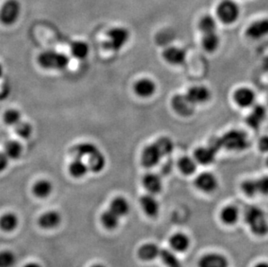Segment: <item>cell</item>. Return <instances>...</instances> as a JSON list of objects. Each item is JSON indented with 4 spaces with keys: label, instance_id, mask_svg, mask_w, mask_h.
I'll list each match as a JSON object with an SVG mask.
<instances>
[{
    "label": "cell",
    "instance_id": "31",
    "mask_svg": "<svg viewBox=\"0 0 268 267\" xmlns=\"http://www.w3.org/2000/svg\"><path fill=\"white\" fill-rule=\"evenodd\" d=\"M69 171L72 176L81 178L87 174L88 171V165L83 163L82 158L77 157L75 160L72 161V163L69 164Z\"/></svg>",
    "mask_w": 268,
    "mask_h": 267
},
{
    "label": "cell",
    "instance_id": "17",
    "mask_svg": "<svg viewBox=\"0 0 268 267\" xmlns=\"http://www.w3.org/2000/svg\"><path fill=\"white\" fill-rule=\"evenodd\" d=\"M141 183L147 192L151 194H158L163 191V184L160 175L155 173H148L142 177Z\"/></svg>",
    "mask_w": 268,
    "mask_h": 267
},
{
    "label": "cell",
    "instance_id": "7",
    "mask_svg": "<svg viewBox=\"0 0 268 267\" xmlns=\"http://www.w3.org/2000/svg\"><path fill=\"white\" fill-rule=\"evenodd\" d=\"M195 105H193L188 99L186 94H176L171 99V108L173 111L182 117H190L195 111Z\"/></svg>",
    "mask_w": 268,
    "mask_h": 267
},
{
    "label": "cell",
    "instance_id": "41",
    "mask_svg": "<svg viewBox=\"0 0 268 267\" xmlns=\"http://www.w3.org/2000/svg\"><path fill=\"white\" fill-rule=\"evenodd\" d=\"M16 262V257L10 251L0 252V267L13 266Z\"/></svg>",
    "mask_w": 268,
    "mask_h": 267
},
{
    "label": "cell",
    "instance_id": "36",
    "mask_svg": "<svg viewBox=\"0 0 268 267\" xmlns=\"http://www.w3.org/2000/svg\"><path fill=\"white\" fill-rule=\"evenodd\" d=\"M119 219L120 217L111 209L106 210L101 215V222L105 228L110 230H113L118 226Z\"/></svg>",
    "mask_w": 268,
    "mask_h": 267
},
{
    "label": "cell",
    "instance_id": "9",
    "mask_svg": "<svg viewBox=\"0 0 268 267\" xmlns=\"http://www.w3.org/2000/svg\"><path fill=\"white\" fill-rule=\"evenodd\" d=\"M163 156L155 143L144 147L141 154V163L144 168H153L160 163Z\"/></svg>",
    "mask_w": 268,
    "mask_h": 267
},
{
    "label": "cell",
    "instance_id": "8",
    "mask_svg": "<svg viewBox=\"0 0 268 267\" xmlns=\"http://www.w3.org/2000/svg\"><path fill=\"white\" fill-rule=\"evenodd\" d=\"M133 91L137 97L142 99H149L154 97L157 91V84L149 77H142L136 81L133 86Z\"/></svg>",
    "mask_w": 268,
    "mask_h": 267
},
{
    "label": "cell",
    "instance_id": "10",
    "mask_svg": "<svg viewBox=\"0 0 268 267\" xmlns=\"http://www.w3.org/2000/svg\"><path fill=\"white\" fill-rule=\"evenodd\" d=\"M219 151L215 145L209 143L207 146L198 147L193 152V158L200 165H210L215 163Z\"/></svg>",
    "mask_w": 268,
    "mask_h": 267
},
{
    "label": "cell",
    "instance_id": "16",
    "mask_svg": "<svg viewBox=\"0 0 268 267\" xmlns=\"http://www.w3.org/2000/svg\"><path fill=\"white\" fill-rule=\"evenodd\" d=\"M267 115L266 109L263 105H254L251 112L246 116V122L248 127L257 130L261 127Z\"/></svg>",
    "mask_w": 268,
    "mask_h": 267
},
{
    "label": "cell",
    "instance_id": "3",
    "mask_svg": "<svg viewBox=\"0 0 268 267\" xmlns=\"http://www.w3.org/2000/svg\"><path fill=\"white\" fill-rule=\"evenodd\" d=\"M245 221L252 233L257 236H264L268 233V223L265 213L259 207H251L245 212Z\"/></svg>",
    "mask_w": 268,
    "mask_h": 267
},
{
    "label": "cell",
    "instance_id": "33",
    "mask_svg": "<svg viewBox=\"0 0 268 267\" xmlns=\"http://www.w3.org/2000/svg\"><path fill=\"white\" fill-rule=\"evenodd\" d=\"M70 52L74 58L82 60L88 57V53H90V47L85 42H73L70 45Z\"/></svg>",
    "mask_w": 268,
    "mask_h": 267
},
{
    "label": "cell",
    "instance_id": "49",
    "mask_svg": "<svg viewBox=\"0 0 268 267\" xmlns=\"http://www.w3.org/2000/svg\"><path fill=\"white\" fill-rule=\"evenodd\" d=\"M265 164H266V166L268 167V157L266 158V161H265Z\"/></svg>",
    "mask_w": 268,
    "mask_h": 267
},
{
    "label": "cell",
    "instance_id": "6",
    "mask_svg": "<svg viewBox=\"0 0 268 267\" xmlns=\"http://www.w3.org/2000/svg\"><path fill=\"white\" fill-rule=\"evenodd\" d=\"M21 12V5L17 0H6L0 9V22L11 25L17 22Z\"/></svg>",
    "mask_w": 268,
    "mask_h": 267
},
{
    "label": "cell",
    "instance_id": "28",
    "mask_svg": "<svg viewBox=\"0 0 268 267\" xmlns=\"http://www.w3.org/2000/svg\"><path fill=\"white\" fill-rule=\"evenodd\" d=\"M198 30L201 33L203 34L212 33L216 32L217 30V21L216 19L211 15H204L201 17L198 22Z\"/></svg>",
    "mask_w": 268,
    "mask_h": 267
},
{
    "label": "cell",
    "instance_id": "43",
    "mask_svg": "<svg viewBox=\"0 0 268 267\" xmlns=\"http://www.w3.org/2000/svg\"><path fill=\"white\" fill-rule=\"evenodd\" d=\"M258 149L262 153H268V135H263L259 139Z\"/></svg>",
    "mask_w": 268,
    "mask_h": 267
},
{
    "label": "cell",
    "instance_id": "18",
    "mask_svg": "<svg viewBox=\"0 0 268 267\" xmlns=\"http://www.w3.org/2000/svg\"><path fill=\"white\" fill-rule=\"evenodd\" d=\"M227 258L218 253H209L205 254L200 259L199 267H228Z\"/></svg>",
    "mask_w": 268,
    "mask_h": 267
},
{
    "label": "cell",
    "instance_id": "46",
    "mask_svg": "<svg viewBox=\"0 0 268 267\" xmlns=\"http://www.w3.org/2000/svg\"><path fill=\"white\" fill-rule=\"evenodd\" d=\"M24 267H42L40 264L38 263H29V264H25Z\"/></svg>",
    "mask_w": 268,
    "mask_h": 267
},
{
    "label": "cell",
    "instance_id": "11",
    "mask_svg": "<svg viewBox=\"0 0 268 267\" xmlns=\"http://www.w3.org/2000/svg\"><path fill=\"white\" fill-rule=\"evenodd\" d=\"M233 99L238 107L242 109L251 108L255 105L256 101V94L255 91L248 87H240L234 92Z\"/></svg>",
    "mask_w": 268,
    "mask_h": 267
},
{
    "label": "cell",
    "instance_id": "27",
    "mask_svg": "<svg viewBox=\"0 0 268 267\" xmlns=\"http://www.w3.org/2000/svg\"><path fill=\"white\" fill-rule=\"evenodd\" d=\"M221 220L226 225H235L240 218V211L237 207L229 205L223 207L220 215Z\"/></svg>",
    "mask_w": 268,
    "mask_h": 267
},
{
    "label": "cell",
    "instance_id": "25",
    "mask_svg": "<svg viewBox=\"0 0 268 267\" xmlns=\"http://www.w3.org/2000/svg\"><path fill=\"white\" fill-rule=\"evenodd\" d=\"M198 163L194 160L193 157L184 155L181 157L177 163V167L179 168L182 174L184 175H192L194 174L197 170Z\"/></svg>",
    "mask_w": 268,
    "mask_h": 267
},
{
    "label": "cell",
    "instance_id": "40",
    "mask_svg": "<svg viewBox=\"0 0 268 267\" xmlns=\"http://www.w3.org/2000/svg\"><path fill=\"white\" fill-rule=\"evenodd\" d=\"M241 190L246 196L253 197L258 193L257 182L255 180H246L241 184Z\"/></svg>",
    "mask_w": 268,
    "mask_h": 267
},
{
    "label": "cell",
    "instance_id": "21",
    "mask_svg": "<svg viewBox=\"0 0 268 267\" xmlns=\"http://www.w3.org/2000/svg\"><path fill=\"white\" fill-rule=\"evenodd\" d=\"M160 249L154 243H146L139 248L138 257L144 261H152L160 255Z\"/></svg>",
    "mask_w": 268,
    "mask_h": 267
},
{
    "label": "cell",
    "instance_id": "14",
    "mask_svg": "<svg viewBox=\"0 0 268 267\" xmlns=\"http://www.w3.org/2000/svg\"><path fill=\"white\" fill-rule=\"evenodd\" d=\"M162 57L170 65L180 66L185 64L187 52L181 47L169 46L163 50Z\"/></svg>",
    "mask_w": 268,
    "mask_h": 267
},
{
    "label": "cell",
    "instance_id": "20",
    "mask_svg": "<svg viewBox=\"0 0 268 267\" xmlns=\"http://www.w3.org/2000/svg\"><path fill=\"white\" fill-rule=\"evenodd\" d=\"M169 245L174 253H184L190 246V239L183 233H176L169 238Z\"/></svg>",
    "mask_w": 268,
    "mask_h": 267
},
{
    "label": "cell",
    "instance_id": "12",
    "mask_svg": "<svg viewBox=\"0 0 268 267\" xmlns=\"http://www.w3.org/2000/svg\"><path fill=\"white\" fill-rule=\"evenodd\" d=\"M186 96L193 105H202L209 102L212 93L207 86L193 85L188 88Z\"/></svg>",
    "mask_w": 268,
    "mask_h": 267
},
{
    "label": "cell",
    "instance_id": "47",
    "mask_svg": "<svg viewBox=\"0 0 268 267\" xmlns=\"http://www.w3.org/2000/svg\"><path fill=\"white\" fill-rule=\"evenodd\" d=\"M4 73V69H3V66L1 65V64H0V78L2 77V76H3Z\"/></svg>",
    "mask_w": 268,
    "mask_h": 267
},
{
    "label": "cell",
    "instance_id": "45",
    "mask_svg": "<svg viewBox=\"0 0 268 267\" xmlns=\"http://www.w3.org/2000/svg\"><path fill=\"white\" fill-rule=\"evenodd\" d=\"M255 267H268L267 262H260L257 264H255Z\"/></svg>",
    "mask_w": 268,
    "mask_h": 267
},
{
    "label": "cell",
    "instance_id": "1",
    "mask_svg": "<svg viewBox=\"0 0 268 267\" xmlns=\"http://www.w3.org/2000/svg\"><path fill=\"white\" fill-rule=\"evenodd\" d=\"M218 140L221 149H227L229 151H245L250 146L248 135L241 130H228L218 137Z\"/></svg>",
    "mask_w": 268,
    "mask_h": 267
},
{
    "label": "cell",
    "instance_id": "13",
    "mask_svg": "<svg viewBox=\"0 0 268 267\" xmlns=\"http://www.w3.org/2000/svg\"><path fill=\"white\" fill-rule=\"evenodd\" d=\"M194 186L203 193H213L218 188V179L210 172H203L197 175L194 180Z\"/></svg>",
    "mask_w": 268,
    "mask_h": 267
},
{
    "label": "cell",
    "instance_id": "38",
    "mask_svg": "<svg viewBox=\"0 0 268 267\" xmlns=\"http://www.w3.org/2000/svg\"><path fill=\"white\" fill-rule=\"evenodd\" d=\"M3 121L9 126H16L20 121H21V114L20 111L15 109H10L4 113Z\"/></svg>",
    "mask_w": 268,
    "mask_h": 267
},
{
    "label": "cell",
    "instance_id": "22",
    "mask_svg": "<svg viewBox=\"0 0 268 267\" xmlns=\"http://www.w3.org/2000/svg\"><path fill=\"white\" fill-rule=\"evenodd\" d=\"M61 222V215L56 211L44 212L39 217V226L45 229L54 228Z\"/></svg>",
    "mask_w": 268,
    "mask_h": 267
},
{
    "label": "cell",
    "instance_id": "48",
    "mask_svg": "<svg viewBox=\"0 0 268 267\" xmlns=\"http://www.w3.org/2000/svg\"><path fill=\"white\" fill-rule=\"evenodd\" d=\"M92 267H106L105 265H103L102 264H96L94 265H92Z\"/></svg>",
    "mask_w": 268,
    "mask_h": 267
},
{
    "label": "cell",
    "instance_id": "32",
    "mask_svg": "<svg viewBox=\"0 0 268 267\" xmlns=\"http://www.w3.org/2000/svg\"><path fill=\"white\" fill-rule=\"evenodd\" d=\"M33 193L39 198H46L52 192V184L47 180H40L33 186Z\"/></svg>",
    "mask_w": 268,
    "mask_h": 267
},
{
    "label": "cell",
    "instance_id": "34",
    "mask_svg": "<svg viewBox=\"0 0 268 267\" xmlns=\"http://www.w3.org/2000/svg\"><path fill=\"white\" fill-rule=\"evenodd\" d=\"M99 149L92 143H82L73 148L74 154H76V156L79 158L90 156L91 154H94Z\"/></svg>",
    "mask_w": 268,
    "mask_h": 267
},
{
    "label": "cell",
    "instance_id": "37",
    "mask_svg": "<svg viewBox=\"0 0 268 267\" xmlns=\"http://www.w3.org/2000/svg\"><path fill=\"white\" fill-rule=\"evenodd\" d=\"M19 224V219L12 212H7L0 218V227L6 232L13 231Z\"/></svg>",
    "mask_w": 268,
    "mask_h": 267
},
{
    "label": "cell",
    "instance_id": "35",
    "mask_svg": "<svg viewBox=\"0 0 268 267\" xmlns=\"http://www.w3.org/2000/svg\"><path fill=\"white\" fill-rule=\"evenodd\" d=\"M23 147L17 140H8L5 144V154L9 159L17 160L22 154Z\"/></svg>",
    "mask_w": 268,
    "mask_h": 267
},
{
    "label": "cell",
    "instance_id": "19",
    "mask_svg": "<svg viewBox=\"0 0 268 267\" xmlns=\"http://www.w3.org/2000/svg\"><path fill=\"white\" fill-rule=\"evenodd\" d=\"M140 205L141 209L149 217H156L160 212V204L155 196L151 193H147L141 196L140 199Z\"/></svg>",
    "mask_w": 268,
    "mask_h": 267
},
{
    "label": "cell",
    "instance_id": "2",
    "mask_svg": "<svg viewBox=\"0 0 268 267\" xmlns=\"http://www.w3.org/2000/svg\"><path fill=\"white\" fill-rule=\"evenodd\" d=\"M38 63L45 69L61 70L69 66V58L64 53L48 50L39 54Z\"/></svg>",
    "mask_w": 268,
    "mask_h": 267
},
{
    "label": "cell",
    "instance_id": "24",
    "mask_svg": "<svg viewBox=\"0 0 268 267\" xmlns=\"http://www.w3.org/2000/svg\"><path fill=\"white\" fill-rule=\"evenodd\" d=\"M110 209L115 212L118 217H124L130 212V203L124 197L117 196L111 201Z\"/></svg>",
    "mask_w": 268,
    "mask_h": 267
},
{
    "label": "cell",
    "instance_id": "23",
    "mask_svg": "<svg viewBox=\"0 0 268 267\" xmlns=\"http://www.w3.org/2000/svg\"><path fill=\"white\" fill-rule=\"evenodd\" d=\"M220 45H221V39L216 31L202 35V46L206 52H216Z\"/></svg>",
    "mask_w": 268,
    "mask_h": 267
},
{
    "label": "cell",
    "instance_id": "4",
    "mask_svg": "<svg viewBox=\"0 0 268 267\" xmlns=\"http://www.w3.org/2000/svg\"><path fill=\"white\" fill-rule=\"evenodd\" d=\"M130 33L127 28L117 26L111 28L106 33V40L103 47L106 50L113 52H119L128 44Z\"/></svg>",
    "mask_w": 268,
    "mask_h": 267
},
{
    "label": "cell",
    "instance_id": "5",
    "mask_svg": "<svg viewBox=\"0 0 268 267\" xmlns=\"http://www.w3.org/2000/svg\"><path fill=\"white\" fill-rule=\"evenodd\" d=\"M216 15L222 24L233 25L241 16V8L234 0H221L216 7Z\"/></svg>",
    "mask_w": 268,
    "mask_h": 267
},
{
    "label": "cell",
    "instance_id": "26",
    "mask_svg": "<svg viewBox=\"0 0 268 267\" xmlns=\"http://www.w3.org/2000/svg\"><path fill=\"white\" fill-rule=\"evenodd\" d=\"M88 170L94 172V173H100L101 171L103 170V168L106 165V159L104 154L102 152L98 150L94 154H91L88 156Z\"/></svg>",
    "mask_w": 268,
    "mask_h": 267
},
{
    "label": "cell",
    "instance_id": "39",
    "mask_svg": "<svg viewBox=\"0 0 268 267\" xmlns=\"http://www.w3.org/2000/svg\"><path fill=\"white\" fill-rule=\"evenodd\" d=\"M15 132L20 137L28 139L32 134V126L27 121H20L15 126Z\"/></svg>",
    "mask_w": 268,
    "mask_h": 267
},
{
    "label": "cell",
    "instance_id": "29",
    "mask_svg": "<svg viewBox=\"0 0 268 267\" xmlns=\"http://www.w3.org/2000/svg\"><path fill=\"white\" fill-rule=\"evenodd\" d=\"M159 257L167 267H183L182 262L177 258L176 254H174L173 250L160 249Z\"/></svg>",
    "mask_w": 268,
    "mask_h": 267
},
{
    "label": "cell",
    "instance_id": "42",
    "mask_svg": "<svg viewBox=\"0 0 268 267\" xmlns=\"http://www.w3.org/2000/svg\"><path fill=\"white\" fill-rule=\"evenodd\" d=\"M257 182L258 193L268 195V176H263L256 181Z\"/></svg>",
    "mask_w": 268,
    "mask_h": 267
},
{
    "label": "cell",
    "instance_id": "44",
    "mask_svg": "<svg viewBox=\"0 0 268 267\" xmlns=\"http://www.w3.org/2000/svg\"><path fill=\"white\" fill-rule=\"evenodd\" d=\"M9 163V158L5 152H0V172L5 170L7 168Z\"/></svg>",
    "mask_w": 268,
    "mask_h": 267
},
{
    "label": "cell",
    "instance_id": "15",
    "mask_svg": "<svg viewBox=\"0 0 268 267\" xmlns=\"http://www.w3.org/2000/svg\"><path fill=\"white\" fill-rule=\"evenodd\" d=\"M246 36L253 40H259L268 35V19H260L250 24L246 29Z\"/></svg>",
    "mask_w": 268,
    "mask_h": 267
},
{
    "label": "cell",
    "instance_id": "30",
    "mask_svg": "<svg viewBox=\"0 0 268 267\" xmlns=\"http://www.w3.org/2000/svg\"><path fill=\"white\" fill-rule=\"evenodd\" d=\"M155 145L160 150V154L164 157L169 156L174 149V141L169 136H160L155 141Z\"/></svg>",
    "mask_w": 268,
    "mask_h": 267
}]
</instances>
